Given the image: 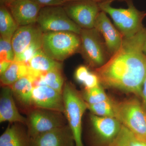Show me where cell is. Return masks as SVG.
<instances>
[{"label":"cell","mask_w":146,"mask_h":146,"mask_svg":"<svg viewBox=\"0 0 146 146\" xmlns=\"http://www.w3.org/2000/svg\"><path fill=\"white\" fill-rule=\"evenodd\" d=\"M146 40L145 27L132 37L123 38L119 50L94 71L101 84L141 97L146 77V54L144 52Z\"/></svg>","instance_id":"1"},{"label":"cell","mask_w":146,"mask_h":146,"mask_svg":"<svg viewBox=\"0 0 146 146\" xmlns=\"http://www.w3.org/2000/svg\"><path fill=\"white\" fill-rule=\"evenodd\" d=\"M114 1L108 0L98 3L100 9L112 18L123 38L132 37L144 27L143 22L146 17V11L137 9L131 0H126L127 8H114L111 5Z\"/></svg>","instance_id":"2"},{"label":"cell","mask_w":146,"mask_h":146,"mask_svg":"<svg viewBox=\"0 0 146 146\" xmlns=\"http://www.w3.org/2000/svg\"><path fill=\"white\" fill-rule=\"evenodd\" d=\"M64 114L72 134L74 146H84L82 138V117L87 103L81 94L69 82H65L63 90Z\"/></svg>","instance_id":"3"},{"label":"cell","mask_w":146,"mask_h":146,"mask_svg":"<svg viewBox=\"0 0 146 146\" xmlns=\"http://www.w3.org/2000/svg\"><path fill=\"white\" fill-rule=\"evenodd\" d=\"M81 40L79 35L70 31L43 33L42 49L50 57L63 62L79 52Z\"/></svg>","instance_id":"4"},{"label":"cell","mask_w":146,"mask_h":146,"mask_svg":"<svg viewBox=\"0 0 146 146\" xmlns=\"http://www.w3.org/2000/svg\"><path fill=\"white\" fill-rule=\"evenodd\" d=\"M115 118L141 141L146 143V110L136 99L114 102Z\"/></svg>","instance_id":"5"},{"label":"cell","mask_w":146,"mask_h":146,"mask_svg":"<svg viewBox=\"0 0 146 146\" xmlns=\"http://www.w3.org/2000/svg\"><path fill=\"white\" fill-rule=\"evenodd\" d=\"M80 52L87 63L95 69L105 64L111 57L102 36L95 28L82 29Z\"/></svg>","instance_id":"6"},{"label":"cell","mask_w":146,"mask_h":146,"mask_svg":"<svg viewBox=\"0 0 146 146\" xmlns=\"http://www.w3.org/2000/svg\"><path fill=\"white\" fill-rule=\"evenodd\" d=\"M36 24L43 33L70 31L79 35L82 29L71 20L62 5L42 7Z\"/></svg>","instance_id":"7"},{"label":"cell","mask_w":146,"mask_h":146,"mask_svg":"<svg viewBox=\"0 0 146 146\" xmlns=\"http://www.w3.org/2000/svg\"><path fill=\"white\" fill-rule=\"evenodd\" d=\"M26 114V126L31 138L68 123L65 115L62 112L33 108Z\"/></svg>","instance_id":"8"},{"label":"cell","mask_w":146,"mask_h":146,"mask_svg":"<svg viewBox=\"0 0 146 146\" xmlns=\"http://www.w3.org/2000/svg\"><path fill=\"white\" fill-rule=\"evenodd\" d=\"M91 141L95 146H110L117 137L122 124L117 118L91 114Z\"/></svg>","instance_id":"9"},{"label":"cell","mask_w":146,"mask_h":146,"mask_svg":"<svg viewBox=\"0 0 146 146\" xmlns=\"http://www.w3.org/2000/svg\"><path fill=\"white\" fill-rule=\"evenodd\" d=\"M71 20L82 29L94 28L101 11L98 3L92 0H76L64 3L63 5Z\"/></svg>","instance_id":"10"},{"label":"cell","mask_w":146,"mask_h":146,"mask_svg":"<svg viewBox=\"0 0 146 146\" xmlns=\"http://www.w3.org/2000/svg\"><path fill=\"white\" fill-rule=\"evenodd\" d=\"M32 106L33 108L48 110L64 114L63 93L48 86H34Z\"/></svg>","instance_id":"11"},{"label":"cell","mask_w":146,"mask_h":146,"mask_svg":"<svg viewBox=\"0 0 146 146\" xmlns=\"http://www.w3.org/2000/svg\"><path fill=\"white\" fill-rule=\"evenodd\" d=\"M94 28L101 34L111 57L121 48L123 41L122 35L113 25L106 13L102 11L97 17Z\"/></svg>","instance_id":"12"},{"label":"cell","mask_w":146,"mask_h":146,"mask_svg":"<svg viewBox=\"0 0 146 146\" xmlns=\"http://www.w3.org/2000/svg\"><path fill=\"white\" fill-rule=\"evenodd\" d=\"M6 6L19 27L36 24L42 7L31 0H15Z\"/></svg>","instance_id":"13"},{"label":"cell","mask_w":146,"mask_h":146,"mask_svg":"<svg viewBox=\"0 0 146 146\" xmlns=\"http://www.w3.org/2000/svg\"><path fill=\"white\" fill-rule=\"evenodd\" d=\"M31 146H74L68 124L31 138Z\"/></svg>","instance_id":"14"},{"label":"cell","mask_w":146,"mask_h":146,"mask_svg":"<svg viewBox=\"0 0 146 146\" xmlns=\"http://www.w3.org/2000/svg\"><path fill=\"white\" fill-rule=\"evenodd\" d=\"M21 123L26 125V117L18 110L10 86H1L0 95V122Z\"/></svg>","instance_id":"15"},{"label":"cell","mask_w":146,"mask_h":146,"mask_svg":"<svg viewBox=\"0 0 146 146\" xmlns=\"http://www.w3.org/2000/svg\"><path fill=\"white\" fill-rule=\"evenodd\" d=\"M43 32L37 24L19 27L11 40L15 57L30 45L42 39Z\"/></svg>","instance_id":"16"},{"label":"cell","mask_w":146,"mask_h":146,"mask_svg":"<svg viewBox=\"0 0 146 146\" xmlns=\"http://www.w3.org/2000/svg\"><path fill=\"white\" fill-rule=\"evenodd\" d=\"M34 80L32 76L28 75L19 79L10 86L15 100L26 114L33 108L32 93Z\"/></svg>","instance_id":"17"},{"label":"cell","mask_w":146,"mask_h":146,"mask_svg":"<svg viewBox=\"0 0 146 146\" xmlns=\"http://www.w3.org/2000/svg\"><path fill=\"white\" fill-rule=\"evenodd\" d=\"M29 75L35 79L42 74L53 70H62L63 64L47 55L40 49L27 63Z\"/></svg>","instance_id":"18"},{"label":"cell","mask_w":146,"mask_h":146,"mask_svg":"<svg viewBox=\"0 0 146 146\" xmlns=\"http://www.w3.org/2000/svg\"><path fill=\"white\" fill-rule=\"evenodd\" d=\"M25 125H9L0 136V146H31V138Z\"/></svg>","instance_id":"19"},{"label":"cell","mask_w":146,"mask_h":146,"mask_svg":"<svg viewBox=\"0 0 146 146\" xmlns=\"http://www.w3.org/2000/svg\"><path fill=\"white\" fill-rule=\"evenodd\" d=\"M29 74V67L27 64L13 61L7 70L1 76V86H11L19 79Z\"/></svg>","instance_id":"20"},{"label":"cell","mask_w":146,"mask_h":146,"mask_svg":"<svg viewBox=\"0 0 146 146\" xmlns=\"http://www.w3.org/2000/svg\"><path fill=\"white\" fill-rule=\"evenodd\" d=\"M19 26L11 15L7 7L0 5V37L11 41Z\"/></svg>","instance_id":"21"},{"label":"cell","mask_w":146,"mask_h":146,"mask_svg":"<svg viewBox=\"0 0 146 146\" xmlns=\"http://www.w3.org/2000/svg\"><path fill=\"white\" fill-rule=\"evenodd\" d=\"M110 146H146V143L138 139L122 125L117 137Z\"/></svg>","instance_id":"22"},{"label":"cell","mask_w":146,"mask_h":146,"mask_svg":"<svg viewBox=\"0 0 146 146\" xmlns=\"http://www.w3.org/2000/svg\"><path fill=\"white\" fill-rule=\"evenodd\" d=\"M44 81L47 86L63 93L65 82L62 70H53L43 74Z\"/></svg>","instance_id":"23"},{"label":"cell","mask_w":146,"mask_h":146,"mask_svg":"<svg viewBox=\"0 0 146 146\" xmlns=\"http://www.w3.org/2000/svg\"><path fill=\"white\" fill-rule=\"evenodd\" d=\"M88 109L94 115L104 117H115L114 102L109 100L93 104H87Z\"/></svg>","instance_id":"24"},{"label":"cell","mask_w":146,"mask_h":146,"mask_svg":"<svg viewBox=\"0 0 146 146\" xmlns=\"http://www.w3.org/2000/svg\"><path fill=\"white\" fill-rule=\"evenodd\" d=\"M82 97L88 104H93L110 100L105 92L101 84L96 88L85 89Z\"/></svg>","instance_id":"25"},{"label":"cell","mask_w":146,"mask_h":146,"mask_svg":"<svg viewBox=\"0 0 146 146\" xmlns=\"http://www.w3.org/2000/svg\"><path fill=\"white\" fill-rule=\"evenodd\" d=\"M42 39L35 42L28 47L22 53L15 58L14 61L27 64L37 51L42 48Z\"/></svg>","instance_id":"26"},{"label":"cell","mask_w":146,"mask_h":146,"mask_svg":"<svg viewBox=\"0 0 146 146\" xmlns=\"http://www.w3.org/2000/svg\"><path fill=\"white\" fill-rule=\"evenodd\" d=\"M0 59L13 62L15 60V54L11 41L0 37Z\"/></svg>","instance_id":"27"},{"label":"cell","mask_w":146,"mask_h":146,"mask_svg":"<svg viewBox=\"0 0 146 146\" xmlns=\"http://www.w3.org/2000/svg\"><path fill=\"white\" fill-rule=\"evenodd\" d=\"M82 84L84 89H89L96 88L101 84L96 74L94 72H90Z\"/></svg>","instance_id":"28"},{"label":"cell","mask_w":146,"mask_h":146,"mask_svg":"<svg viewBox=\"0 0 146 146\" xmlns=\"http://www.w3.org/2000/svg\"><path fill=\"white\" fill-rule=\"evenodd\" d=\"M90 72L87 67L80 65L76 69L74 73L75 78L79 83L82 84Z\"/></svg>","instance_id":"29"},{"label":"cell","mask_w":146,"mask_h":146,"mask_svg":"<svg viewBox=\"0 0 146 146\" xmlns=\"http://www.w3.org/2000/svg\"><path fill=\"white\" fill-rule=\"evenodd\" d=\"M43 7L62 5L64 2L62 0H31Z\"/></svg>","instance_id":"30"},{"label":"cell","mask_w":146,"mask_h":146,"mask_svg":"<svg viewBox=\"0 0 146 146\" xmlns=\"http://www.w3.org/2000/svg\"><path fill=\"white\" fill-rule=\"evenodd\" d=\"M12 62L7 60H1L0 62V76L2 75L8 69Z\"/></svg>","instance_id":"31"},{"label":"cell","mask_w":146,"mask_h":146,"mask_svg":"<svg viewBox=\"0 0 146 146\" xmlns=\"http://www.w3.org/2000/svg\"><path fill=\"white\" fill-rule=\"evenodd\" d=\"M141 98L143 100V104L146 110V77L143 84L141 92Z\"/></svg>","instance_id":"32"},{"label":"cell","mask_w":146,"mask_h":146,"mask_svg":"<svg viewBox=\"0 0 146 146\" xmlns=\"http://www.w3.org/2000/svg\"><path fill=\"white\" fill-rule=\"evenodd\" d=\"M15 0H0V4L7 5Z\"/></svg>","instance_id":"33"},{"label":"cell","mask_w":146,"mask_h":146,"mask_svg":"<svg viewBox=\"0 0 146 146\" xmlns=\"http://www.w3.org/2000/svg\"><path fill=\"white\" fill-rule=\"evenodd\" d=\"M62 1L64 3L67 2L71 1H76V0H62ZM92 1L96 2L98 3H100L103 2L105 1H108V0H92ZM124 1H125V0H124Z\"/></svg>","instance_id":"34"},{"label":"cell","mask_w":146,"mask_h":146,"mask_svg":"<svg viewBox=\"0 0 146 146\" xmlns=\"http://www.w3.org/2000/svg\"><path fill=\"white\" fill-rule=\"evenodd\" d=\"M144 52L146 54V40L145 42V45H144Z\"/></svg>","instance_id":"35"}]
</instances>
